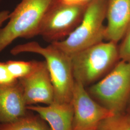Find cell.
I'll return each mask as SVG.
<instances>
[{
	"instance_id": "obj_12",
	"label": "cell",
	"mask_w": 130,
	"mask_h": 130,
	"mask_svg": "<svg viewBox=\"0 0 130 130\" xmlns=\"http://www.w3.org/2000/svg\"><path fill=\"white\" fill-rule=\"evenodd\" d=\"M0 130H50L42 121L34 117L24 116L0 125Z\"/></svg>"
},
{
	"instance_id": "obj_6",
	"label": "cell",
	"mask_w": 130,
	"mask_h": 130,
	"mask_svg": "<svg viewBox=\"0 0 130 130\" xmlns=\"http://www.w3.org/2000/svg\"><path fill=\"white\" fill-rule=\"evenodd\" d=\"M88 5L70 4L56 0L42 21L38 36L50 43L67 37L81 22Z\"/></svg>"
},
{
	"instance_id": "obj_16",
	"label": "cell",
	"mask_w": 130,
	"mask_h": 130,
	"mask_svg": "<svg viewBox=\"0 0 130 130\" xmlns=\"http://www.w3.org/2000/svg\"><path fill=\"white\" fill-rule=\"evenodd\" d=\"M18 81L10 72L6 62H0V86L13 85Z\"/></svg>"
},
{
	"instance_id": "obj_5",
	"label": "cell",
	"mask_w": 130,
	"mask_h": 130,
	"mask_svg": "<svg viewBox=\"0 0 130 130\" xmlns=\"http://www.w3.org/2000/svg\"><path fill=\"white\" fill-rule=\"evenodd\" d=\"M87 91L98 103L113 113L123 112L130 97V62L121 60Z\"/></svg>"
},
{
	"instance_id": "obj_3",
	"label": "cell",
	"mask_w": 130,
	"mask_h": 130,
	"mask_svg": "<svg viewBox=\"0 0 130 130\" xmlns=\"http://www.w3.org/2000/svg\"><path fill=\"white\" fill-rule=\"evenodd\" d=\"M56 0H21L0 28V53L18 38L38 36L42 21Z\"/></svg>"
},
{
	"instance_id": "obj_19",
	"label": "cell",
	"mask_w": 130,
	"mask_h": 130,
	"mask_svg": "<svg viewBox=\"0 0 130 130\" xmlns=\"http://www.w3.org/2000/svg\"><path fill=\"white\" fill-rule=\"evenodd\" d=\"M129 114H130V97L129 100Z\"/></svg>"
},
{
	"instance_id": "obj_10",
	"label": "cell",
	"mask_w": 130,
	"mask_h": 130,
	"mask_svg": "<svg viewBox=\"0 0 130 130\" xmlns=\"http://www.w3.org/2000/svg\"><path fill=\"white\" fill-rule=\"evenodd\" d=\"M27 107L19 81L13 85L0 86V121L2 123L25 116Z\"/></svg>"
},
{
	"instance_id": "obj_1",
	"label": "cell",
	"mask_w": 130,
	"mask_h": 130,
	"mask_svg": "<svg viewBox=\"0 0 130 130\" xmlns=\"http://www.w3.org/2000/svg\"><path fill=\"white\" fill-rule=\"evenodd\" d=\"M24 53L37 54L44 57L53 86L54 102H71L75 80L70 56L51 43L43 47L36 42L18 44L10 51L14 56Z\"/></svg>"
},
{
	"instance_id": "obj_17",
	"label": "cell",
	"mask_w": 130,
	"mask_h": 130,
	"mask_svg": "<svg viewBox=\"0 0 130 130\" xmlns=\"http://www.w3.org/2000/svg\"><path fill=\"white\" fill-rule=\"evenodd\" d=\"M64 3L75 5H88L94 0H59Z\"/></svg>"
},
{
	"instance_id": "obj_8",
	"label": "cell",
	"mask_w": 130,
	"mask_h": 130,
	"mask_svg": "<svg viewBox=\"0 0 130 130\" xmlns=\"http://www.w3.org/2000/svg\"><path fill=\"white\" fill-rule=\"evenodd\" d=\"M19 82L27 106L38 103L48 105L54 102L53 86L45 61H39L30 74Z\"/></svg>"
},
{
	"instance_id": "obj_9",
	"label": "cell",
	"mask_w": 130,
	"mask_h": 130,
	"mask_svg": "<svg viewBox=\"0 0 130 130\" xmlns=\"http://www.w3.org/2000/svg\"><path fill=\"white\" fill-rule=\"evenodd\" d=\"M105 40L118 43L130 28V0H107Z\"/></svg>"
},
{
	"instance_id": "obj_13",
	"label": "cell",
	"mask_w": 130,
	"mask_h": 130,
	"mask_svg": "<svg viewBox=\"0 0 130 130\" xmlns=\"http://www.w3.org/2000/svg\"><path fill=\"white\" fill-rule=\"evenodd\" d=\"M97 130H130V114L123 112L113 114L103 120Z\"/></svg>"
},
{
	"instance_id": "obj_4",
	"label": "cell",
	"mask_w": 130,
	"mask_h": 130,
	"mask_svg": "<svg viewBox=\"0 0 130 130\" xmlns=\"http://www.w3.org/2000/svg\"><path fill=\"white\" fill-rule=\"evenodd\" d=\"M107 0H94L89 3L81 22L64 39L51 43L68 56L105 40Z\"/></svg>"
},
{
	"instance_id": "obj_18",
	"label": "cell",
	"mask_w": 130,
	"mask_h": 130,
	"mask_svg": "<svg viewBox=\"0 0 130 130\" xmlns=\"http://www.w3.org/2000/svg\"><path fill=\"white\" fill-rule=\"evenodd\" d=\"M9 14V11L7 10L0 11V28H1L3 24L8 19Z\"/></svg>"
},
{
	"instance_id": "obj_7",
	"label": "cell",
	"mask_w": 130,
	"mask_h": 130,
	"mask_svg": "<svg viewBox=\"0 0 130 130\" xmlns=\"http://www.w3.org/2000/svg\"><path fill=\"white\" fill-rule=\"evenodd\" d=\"M71 103L73 109V130L96 128L103 120L114 114L94 99L84 85L77 81Z\"/></svg>"
},
{
	"instance_id": "obj_21",
	"label": "cell",
	"mask_w": 130,
	"mask_h": 130,
	"mask_svg": "<svg viewBox=\"0 0 130 130\" xmlns=\"http://www.w3.org/2000/svg\"><path fill=\"white\" fill-rule=\"evenodd\" d=\"M1 1H2V0H0V4H1Z\"/></svg>"
},
{
	"instance_id": "obj_11",
	"label": "cell",
	"mask_w": 130,
	"mask_h": 130,
	"mask_svg": "<svg viewBox=\"0 0 130 130\" xmlns=\"http://www.w3.org/2000/svg\"><path fill=\"white\" fill-rule=\"evenodd\" d=\"M27 108L38 113L48 122L52 130H73V109L71 102H53L45 107L31 105Z\"/></svg>"
},
{
	"instance_id": "obj_20",
	"label": "cell",
	"mask_w": 130,
	"mask_h": 130,
	"mask_svg": "<svg viewBox=\"0 0 130 130\" xmlns=\"http://www.w3.org/2000/svg\"><path fill=\"white\" fill-rule=\"evenodd\" d=\"M96 128H97V127H96ZM96 128H94V129H90V130H97Z\"/></svg>"
},
{
	"instance_id": "obj_15",
	"label": "cell",
	"mask_w": 130,
	"mask_h": 130,
	"mask_svg": "<svg viewBox=\"0 0 130 130\" xmlns=\"http://www.w3.org/2000/svg\"><path fill=\"white\" fill-rule=\"evenodd\" d=\"M120 59L130 63V28L122 38V41L119 47Z\"/></svg>"
},
{
	"instance_id": "obj_2",
	"label": "cell",
	"mask_w": 130,
	"mask_h": 130,
	"mask_svg": "<svg viewBox=\"0 0 130 130\" xmlns=\"http://www.w3.org/2000/svg\"><path fill=\"white\" fill-rule=\"evenodd\" d=\"M75 81L85 87L95 83L107 74L120 59L115 42H101L71 56Z\"/></svg>"
},
{
	"instance_id": "obj_14",
	"label": "cell",
	"mask_w": 130,
	"mask_h": 130,
	"mask_svg": "<svg viewBox=\"0 0 130 130\" xmlns=\"http://www.w3.org/2000/svg\"><path fill=\"white\" fill-rule=\"evenodd\" d=\"M39 61L9 60L6 62L11 74L17 79H23L36 69Z\"/></svg>"
}]
</instances>
